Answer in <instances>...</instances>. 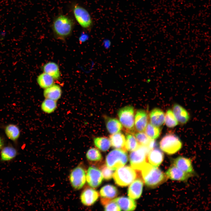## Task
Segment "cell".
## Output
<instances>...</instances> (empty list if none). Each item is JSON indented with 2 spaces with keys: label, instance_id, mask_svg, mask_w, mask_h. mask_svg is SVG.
<instances>
[{
  "label": "cell",
  "instance_id": "cell-38",
  "mask_svg": "<svg viewBox=\"0 0 211 211\" xmlns=\"http://www.w3.org/2000/svg\"><path fill=\"white\" fill-rule=\"evenodd\" d=\"M89 38L88 36L85 33L82 34L79 37V40L80 41L84 42L85 41Z\"/></svg>",
  "mask_w": 211,
  "mask_h": 211
},
{
  "label": "cell",
  "instance_id": "cell-10",
  "mask_svg": "<svg viewBox=\"0 0 211 211\" xmlns=\"http://www.w3.org/2000/svg\"><path fill=\"white\" fill-rule=\"evenodd\" d=\"M103 176L101 171L96 167L90 166L88 168L86 174V180L91 187L96 188L101 183Z\"/></svg>",
  "mask_w": 211,
  "mask_h": 211
},
{
  "label": "cell",
  "instance_id": "cell-12",
  "mask_svg": "<svg viewBox=\"0 0 211 211\" xmlns=\"http://www.w3.org/2000/svg\"><path fill=\"white\" fill-rule=\"evenodd\" d=\"M165 174L167 178L179 181H186L192 176V174L186 173L173 165L169 168Z\"/></svg>",
  "mask_w": 211,
  "mask_h": 211
},
{
  "label": "cell",
  "instance_id": "cell-11",
  "mask_svg": "<svg viewBox=\"0 0 211 211\" xmlns=\"http://www.w3.org/2000/svg\"><path fill=\"white\" fill-rule=\"evenodd\" d=\"M99 194L98 192L91 187L85 188L81 192L80 199L81 203L85 206L92 205L98 199Z\"/></svg>",
  "mask_w": 211,
  "mask_h": 211
},
{
  "label": "cell",
  "instance_id": "cell-26",
  "mask_svg": "<svg viewBox=\"0 0 211 211\" xmlns=\"http://www.w3.org/2000/svg\"><path fill=\"white\" fill-rule=\"evenodd\" d=\"M134 136L139 144L146 146L150 150L154 148L155 143L154 140L150 139L145 133L138 132L135 133Z\"/></svg>",
  "mask_w": 211,
  "mask_h": 211
},
{
  "label": "cell",
  "instance_id": "cell-16",
  "mask_svg": "<svg viewBox=\"0 0 211 211\" xmlns=\"http://www.w3.org/2000/svg\"><path fill=\"white\" fill-rule=\"evenodd\" d=\"M164 156L162 152L158 148H154L149 152L147 159L149 163L152 165L159 166L163 161Z\"/></svg>",
  "mask_w": 211,
  "mask_h": 211
},
{
  "label": "cell",
  "instance_id": "cell-22",
  "mask_svg": "<svg viewBox=\"0 0 211 211\" xmlns=\"http://www.w3.org/2000/svg\"><path fill=\"white\" fill-rule=\"evenodd\" d=\"M111 145L116 149L124 150L126 138L125 135L120 132L111 134L109 136Z\"/></svg>",
  "mask_w": 211,
  "mask_h": 211
},
{
  "label": "cell",
  "instance_id": "cell-31",
  "mask_svg": "<svg viewBox=\"0 0 211 211\" xmlns=\"http://www.w3.org/2000/svg\"><path fill=\"white\" fill-rule=\"evenodd\" d=\"M124 150L132 151L136 149L139 144L134 135L130 133L126 134Z\"/></svg>",
  "mask_w": 211,
  "mask_h": 211
},
{
  "label": "cell",
  "instance_id": "cell-36",
  "mask_svg": "<svg viewBox=\"0 0 211 211\" xmlns=\"http://www.w3.org/2000/svg\"><path fill=\"white\" fill-rule=\"evenodd\" d=\"M104 210L106 211H119L121 209L113 200H111L104 205Z\"/></svg>",
  "mask_w": 211,
  "mask_h": 211
},
{
  "label": "cell",
  "instance_id": "cell-24",
  "mask_svg": "<svg viewBox=\"0 0 211 211\" xmlns=\"http://www.w3.org/2000/svg\"><path fill=\"white\" fill-rule=\"evenodd\" d=\"M44 72L52 76L54 79H58L60 77L59 67L57 64L49 62L45 64L42 67Z\"/></svg>",
  "mask_w": 211,
  "mask_h": 211
},
{
  "label": "cell",
  "instance_id": "cell-1",
  "mask_svg": "<svg viewBox=\"0 0 211 211\" xmlns=\"http://www.w3.org/2000/svg\"><path fill=\"white\" fill-rule=\"evenodd\" d=\"M74 26V21L70 16L60 14L53 19L52 28L55 37L64 40L72 34Z\"/></svg>",
  "mask_w": 211,
  "mask_h": 211
},
{
  "label": "cell",
  "instance_id": "cell-39",
  "mask_svg": "<svg viewBox=\"0 0 211 211\" xmlns=\"http://www.w3.org/2000/svg\"><path fill=\"white\" fill-rule=\"evenodd\" d=\"M5 142L3 138L0 136V150L4 146Z\"/></svg>",
  "mask_w": 211,
  "mask_h": 211
},
{
  "label": "cell",
  "instance_id": "cell-33",
  "mask_svg": "<svg viewBox=\"0 0 211 211\" xmlns=\"http://www.w3.org/2000/svg\"><path fill=\"white\" fill-rule=\"evenodd\" d=\"M144 131L150 139L154 140L159 137L161 130L159 127L154 126L149 123L147 124Z\"/></svg>",
  "mask_w": 211,
  "mask_h": 211
},
{
  "label": "cell",
  "instance_id": "cell-9",
  "mask_svg": "<svg viewBox=\"0 0 211 211\" xmlns=\"http://www.w3.org/2000/svg\"><path fill=\"white\" fill-rule=\"evenodd\" d=\"M86 170L82 164L75 167L71 171L69 180L70 184L75 190H79L83 188L86 181Z\"/></svg>",
  "mask_w": 211,
  "mask_h": 211
},
{
  "label": "cell",
  "instance_id": "cell-35",
  "mask_svg": "<svg viewBox=\"0 0 211 211\" xmlns=\"http://www.w3.org/2000/svg\"><path fill=\"white\" fill-rule=\"evenodd\" d=\"M100 169L103 177L105 179L109 180L112 178L114 173L113 170L109 168L105 164L101 165Z\"/></svg>",
  "mask_w": 211,
  "mask_h": 211
},
{
  "label": "cell",
  "instance_id": "cell-27",
  "mask_svg": "<svg viewBox=\"0 0 211 211\" xmlns=\"http://www.w3.org/2000/svg\"><path fill=\"white\" fill-rule=\"evenodd\" d=\"M54 79L50 76L44 72L38 76L37 81L40 86L45 89L54 84Z\"/></svg>",
  "mask_w": 211,
  "mask_h": 211
},
{
  "label": "cell",
  "instance_id": "cell-15",
  "mask_svg": "<svg viewBox=\"0 0 211 211\" xmlns=\"http://www.w3.org/2000/svg\"><path fill=\"white\" fill-rule=\"evenodd\" d=\"M173 165L186 173L192 174L193 172L191 160L184 157L179 156L174 159Z\"/></svg>",
  "mask_w": 211,
  "mask_h": 211
},
{
  "label": "cell",
  "instance_id": "cell-3",
  "mask_svg": "<svg viewBox=\"0 0 211 211\" xmlns=\"http://www.w3.org/2000/svg\"><path fill=\"white\" fill-rule=\"evenodd\" d=\"M137 177L136 171L131 167L125 166L117 169L114 173L113 177L118 186L124 187L131 184Z\"/></svg>",
  "mask_w": 211,
  "mask_h": 211
},
{
  "label": "cell",
  "instance_id": "cell-8",
  "mask_svg": "<svg viewBox=\"0 0 211 211\" xmlns=\"http://www.w3.org/2000/svg\"><path fill=\"white\" fill-rule=\"evenodd\" d=\"M119 121L126 129L132 132L135 127V110L131 106H125L120 109L118 112Z\"/></svg>",
  "mask_w": 211,
  "mask_h": 211
},
{
  "label": "cell",
  "instance_id": "cell-19",
  "mask_svg": "<svg viewBox=\"0 0 211 211\" xmlns=\"http://www.w3.org/2000/svg\"><path fill=\"white\" fill-rule=\"evenodd\" d=\"M173 113L178 122L182 124L186 123L190 119L187 111L183 107L177 104L174 105Z\"/></svg>",
  "mask_w": 211,
  "mask_h": 211
},
{
  "label": "cell",
  "instance_id": "cell-23",
  "mask_svg": "<svg viewBox=\"0 0 211 211\" xmlns=\"http://www.w3.org/2000/svg\"><path fill=\"white\" fill-rule=\"evenodd\" d=\"M106 125L108 131L111 134L119 132L122 128V125L119 120L114 118H107Z\"/></svg>",
  "mask_w": 211,
  "mask_h": 211
},
{
  "label": "cell",
  "instance_id": "cell-32",
  "mask_svg": "<svg viewBox=\"0 0 211 211\" xmlns=\"http://www.w3.org/2000/svg\"><path fill=\"white\" fill-rule=\"evenodd\" d=\"M57 106V101L45 98L41 103V108L42 110L45 113L50 114L55 110Z\"/></svg>",
  "mask_w": 211,
  "mask_h": 211
},
{
  "label": "cell",
  "instance_id": "cell-21",
  "mask_svg": "<svg viewBox=\"0 0 211 211\" xmlns=\"http://www.w3.org/2000/svg\"><path fill=\"white\" fill-rule=\"evenodd\" d=\"M62 91L58 85L54 84L45 89L43 95L45 98L57 101L61 97Z\"/></svg>",
  "mask_w": 211,
  "mask_h": 211
},
{
  "label": "cell",
  "instance_id": "cell-30",
  "mask_svg": "<svg viewBox=\"0 0 211 211\" xmlns=\"http://www.w3.org/2000/svg\"><path fill=\"white\" fill-rule=\"evenodd\" d=\"M95 146L101 151L105 152L108 150L111 144L109 139L106 137H97L94 138Z\"/></svg>",
  "mask_w": 211,
  "mask_h": 211
},
{
  "label": "cell",
  "instance_id": "cell-25",
  "mask_svg": "<svg viewBox=\"0 0 211 211\" xmlns=\"http://www.w3.org/2000/svg\"><path fill=\"white\" fill-rule=\"evenodd\" d=\"M116 188L111 185H107L103 186L101 189L100 194L101 198L112 199L116 197L118 194Z\"/></svg>",
  "mask_w": 211,
  "mask_h": 211
},
{
  "label": "cell",
  "instance_id": "cell-2",
  "mask_svg": "<svg viewBox=\"0 0 211 211\" xmlns=\"http://www.w3.org/2000/svg\"><path fill=\"white\" fill-rule=\"evenodd\" d=\"M141 170L142 175L146 185L149 188H155L166 181L165 174L158 167L147 163Z\"/></svg>",
  "mask_w": 211,
  "mask_h": 211
},
{
  "label": "cell",
  "instance_id": "cell-17",
  "mask_svg": "<svg viewBox=\"0 0 211 211\" xmlns=\"http://www.w3.org/2000/svg\"><path fill=\"white\" fill-rule=\"evenodd\" d=\"M165 114L159 108H155L152 109L149 114L150 123L156 127H159L164 122Z\"/></svg>",
  "mask_w": 211,
  "mask_h": 211
},
{
  "label": "cell",
  "instance_id": "cell-29",
  "mask_svg": "<svg viewBox=\"0 0 211 211\" xmlns=\"http://www.w3.org/2000/svg\"><path fill=\"white\" fill-rule=\"evenodd\" d=\"M86 157L89 162L94 164L100 162L102 159V156L100 151L93 147L88 150L86 154Z\"/></svg>",
  "mask_w": 211,
  "mask_h": 211
},
{
  "label": "cell",
  "instance_id": "cell-6",
  "mask_svg": "<svg viewBox=\"0 0 211 211\" xmlns=\"http://www.w3.org/2000/svg\"><path fill=\"white\" fill-rule=\"evenodd\" d=\"M182 146V143L179 137L173 134L166 135L159 142L161 149L169 155L177 152L181 149Z\"/></svg>",
  "mask_w": 211,
  "mask_h": 211
},
{
  "label": "cell",
  "instance_id": "cell-28",
  "mask_svg": "<svg viewBox=\"0 0 211 211\" xmlns=\"http://www.w3.org/2000/svg\"><path fill=\"white\" fill-rule=\"evenodd\" d=\"M5 132L7 137L13 141H16L20 135V130L16 125L10 124L7 125L5 129Z\"/></svg>",
  "mask_w": 211,
  "mask_h": 211
},
{
  "label": "cell",
  "instance_id": "cell-14",
  "mask_svg": "<svg viewBox=\"0 0 211 211\" xmlns=\"http://www.w3.org/2000/svg\"><path fill=\"white\" fill-rule=\"evenodd\" d=\"M129 187L128 195L129 198L132 199L139 198L142 193L143 181L140 178H138L133 181Z\"/></svg>",
  "mask_w": 211,
  "mask_h": 211
},
{
  "label": "cell",
  "instance_id": "cell-4",
  "mask_svg": "<svg viewBox=\"0 0 211 211\" xmlns=\"http://www.w3.org/2000/svg\"><path fill=\"white\" fill-rule=\"evenodd\" d=\"M150 149L147 147L139 144L135 150L131 151L129 160L131 167L134 169L141 170L147 163L148 154Z\"/></svg>",
  "mask_w": 211,
  "mask_h": 211
},
{
  "label": "cell",
  "instance_id": "cell-37",
  "mask_svg": "<svg viewBox=\"0 0 211 211\" xmlns=\"http://www.w3.org/2000/svg\"><path fill=\"white\" fill-rule=\"evenodd\" d=\"M111 45V42L108 40H105L103 41V46L106 49H108Z\"/></svg>",
  "mask_w": 211,
  "mask_h": 211
},
{
  "label": "cell",
  "instance_id": "cell-13",
  "mask_svg": "<svg viewBox=\"0 0 211 211\" xmlns=\"http://www.w3.org/2000/svg\"><path fill=\"white\" fill-rule=\"evenodd\" d=\"M148 117L146 111L142 109L138 110L135 116V127L139 132H144L148 124Z\"/></svg>",
  "mask_w": 211,
  "mask_h": 211
},
{
  "label": "cell",
  "instance_id": "cell-5",
  "mask_svg": "<svg viewBox=\"0 0 211 211\" xmlns=\"http://www.w3.org/2000/svg\"><path fill=\"white\" fill-rule=\"evenodd\" d=\"M128 155L125 150L116 149L111 151L106 156L107 166L114 170L123 166L128 161Z\"/></svg>",
  "mask_w": 211,
  "mask_h": 211
},
{
  "label": "cell",
  "instance_id": "cell-34",
  "mask_svg": "<svg viewBox=\"0 0 211 211\" xmlns=\"http://www.w3.org/2000/svg\"><path fill=\"white\" fill-rule=\"evenodd\" d=\"M164 122L166 125L169 128H172L177 125L178 122L172 110H168L165 115Z\"/></svg>",
  "mask_w": 211,
  "mask_h": 211
},
{
  "label": "cell",
  "instance_id": "cell-7",
  "mask_svg": "<svg viewBox=\"0 0 211 211\" xmlns=\"http://www.w3.org/2000/svg\"><path fill=\"white\" fill-rule=\"evenodd\" d=\"M72 9L74 17L82 28L89 30L93 25L91 17L88 11L79 4H73Z\"/></svg>",
  "mask_w": 211,
  "mask_h": 211
},
{
  "label": "cell",
  "instance_id": "cell-18",
  "mask_svg": "<svg viewBox=\"0 0 211 211\" xmlns=\"http://www.w3.org/2000/svg\"><path fill=\"white\" fill-rule=\"evenodd\" d=\"M17 149L11 145L4 146L1 150L0 161L2 162L10 161L18 155Z\"/></svg>",
  "mask_w": 211,
  "mask_h": 211
},
{
  "label": "cell",
  "instance_id": "cell-20",
  "mask_svg": "<svg viewBox=\"0 0 211 211\" xmlns=\"http://www.w3.org/2000/svg\"><path fill=\"white\" fill-rule=\"evenodd\" d=\"M121 209L125 211H132L136 206L135 202L132 199L124 197L116 198L113 199Z\"/></svg>",
  "mask_w": 211,
  "mask_h": 211
}]
</instances>
